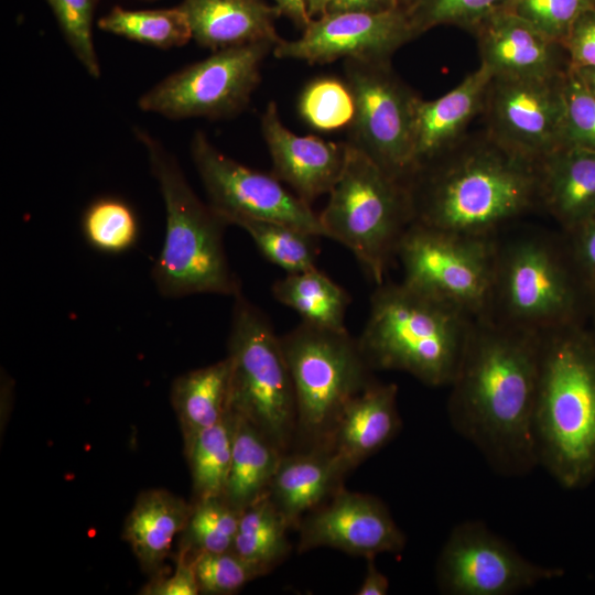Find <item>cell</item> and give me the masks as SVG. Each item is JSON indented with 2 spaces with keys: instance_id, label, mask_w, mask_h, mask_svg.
Listing matches in <instances>:
<instances>
[{
  "instance_id": "30bf717a",
  "label": "cell",
  "mask_w": 595,
  "mask_h": 595,
  "mask_svg": "<svg viewBox=\"0 0 595 595\" xmlns=\"http://www.w3.org/2000/svg\"><path fill=\"white\" fill-rule=\"evenodd\" d=\"M497 237H474L412 223L397 260L403 282L446 301L474 320L488 316Z\"/></svg>"
},
{
  "instance_id": "60d3db41",
  "label": "cell",
  "mask_w": 595,
  "mask_h": 595,
  "mask_svg": "<svg viewBox=\"0 0 595 595\" xmlns=\"http://www.w3.org/2000/svg\"><path fill=\"white\" fill-rule=\"evenodd\" d=\"M563 236L575 269L591 294L595 291V215Z\"/></svg>"
},
{
  "instance_id": "cb8c5ba5",
  "label": "cell",
  "mask_w": 595,
  "mask_h": 595,
  "mask_svg": "<svg viewBox=\"0 0 595 595\" xmlns=\"http://www.w3.org/2000/svg\"><path fill=\"white\" fill-rule=\"evenodd\" d=\"M348 472L325 447L284 453L268 489V497L291 528L339 489Z\"/></svg>"
},
{
  "instance_id": "e575fe53",
  "label": "cell",
  "mask_w": 595,
  "mask_h": 595,
  "mask_svg": "<svg viewBox=\"0 0 595 595\" xmlns=\"http://www.w3.org/2000/svg\"><path fill=\"white\" fill-rule=\"evenodd\" d=\"M510 1L414 0L405 12L416 36L440 25H454L473 33L491 15L507 11Z\"/></svg>"
},
{
  "instance_id": "277c9868",
  "label": "cell",
  "mask_w": 595,
  "mask_h": 595,
  "mask_svg": "<svg viewBox=\"0 0 595 595\" xmlns=\"http://www.w3.org/2000/svg\"><path fill=\"white\" fill-rule=\"evenodd\" d=\"M475 320L405 282L378 284L357 338L372 370L410 374L430 387L450 386Z\"/></svg>"
},
{
  "instance_id": "603a6c76",
  "label": "cell",
  "mask_w": 595,
  "mask_h": 595,
  "mask_svg": "<svg viewBox=\"0 0 595 595\" xmlns=\"http://www.w3.org/2000/svg\"><path fill=\"white\" fill-rule=\"evenodd\" d=\"M193 40L213 52L260 42L277 45V7L263 0H183Z\"/></svg>"
},
{
  "instance_id": "d6a6232c",
  "label": "cell",
  "mask_w": 595,
  "mask_h": 595,
  "mask_svg": "<svg viewBox=\"0 0 595 595\" xmlns=\"http://www.w3.org/2000/svg\"><path fill=\"white\" fill-rule=\"evenodd\" d=\"M241 512L223 495L194 500L180 549L192 558L231 550Z\"/></svg>"
},
{
  "instance_id": "e0dca14e",
  "label": "cell",
  "mask_w": 595,
  "mask_h": 595,
  "mask_svg": "<svg viewBox=\"0 0 595 595\" xmlns=\"http://www.w3.org/2000/svg\"><path fill=\"white\" fill-rule=\"evenodd\" d=\"M296 528L300 553L332 548L368 559L399 553L407 541L382 500L345 488L310 511Z\"/></svg>"
},
{
  "instance_id": "8d00e7d4",
  "label": "cell",
  "mask_w": 595,
  "mask_h": 595,
  "mask_svg": "<svg viewBox=\"0 0 595 595\" xmlns=\"http://www.w3.org/2000/svg\"><path fill=\"white\" fill-rule=\"evenodd\" d=\"M194 567L201 594L229 595L247 583L268 574L232 550L220 553H199L194 556Z\"/></svg>"
},
{
  "instance_id": "4dcf8cb0",
  "label": "cell",
  "mask_w": 595,
  "mask_h": 595,
  "mask_svg": "<svg viewBox=\"0 0 595 595\" xmlns=\"http://www.w3.org/2000/svg\"><path fill=\"white\" fill-rule=\"evenodd\" d=\"M98 28L160 48L182 46L193 39L188 19L180 6L151 10L115 7L99 19Z\"/></svg>"
},
{
  "instance_id": "7bdbcfd3",
  "label": "cell",
  "mask_w": 595,
  "mask_h": 595,
  "mask_svg": "<svg viewBox=\"0 0 595 595\" xmlns=\"http://www.w3.org/2000/svg\"><path fill=\"white\" fill-rule=\"evenodd\" d=\"M142 595H197L199 587L194 567V558L180 549L176 569L171 576L159 574L151 577L139 592Z\"/></svg>"
},
{
  "instance_id": "2e32d148",
  "label": "cell",
  "mask_w": 595,
  "mask_h": 595,
  "mask_svg": "<svg viewBox=\"0 0 595 595\" xmlns=\"http://www.w3.org/2000/svg\"><path fill=\"white\" fill-rule=\"evenodd\" d=\"M405 9L382 13H325L311 20L300 37L282 39L273 55L280 60L326 64L337 60H391L415 39Z\"/></svg>"
},
{
  "instance_id": "ba28073f",
  "label": "cell",
  "mask_w": 595,
  "mask_h": 595,
  "mask_svg": "<svg viewBox=\"0 0 595 595\" xmlns=\"http://www.w3.org/2000/svg\"><path fill=\"white\" fill-rule=\"evenodd\" d=\"M296 407L295 436L325 447L350 399L375 381L357 339L303 322L280 336Z\"/></svg>"
},
{
  "instance_id": "484cf974",
  "label": "cell",
  "mask_w": 595,
  "mask_h": 595,
  "mask_svg": "<svg viewBox=\"0 0 595 595\" xmlns=\"http://www.w3.org/2000/svg\"><path fill=\"white\" fill-rule=\"evenodd\" d=\"M232 414V454L223 496L242 511L268 494L284 453L248 420Z\"/></svg>"
},
{
  "instance_id": "ffe728a7",
  "label": "cell",
  "mask_w": 595,
  "mask_h": 595,
  "mask_svg": "<svg viewBox=\"0 0 595 595\" xmlns=\"http://www.w3.org/2000/svg\"><path fill=\"white\" fill-rule=\"evenodd\" d=\"M398 386L375 380L343 409L326 448L349 472L386 446L400 431Z\"/></svg>"
},
{
  "instance_id": "7c38bea8",
  "label": "cell",
  "mask_w": 595,
  "mask_h": 595,
  "mask_svg": "<svg viewBox=\"0 0 595 595\" xmlns=\"http://www.w3.org/2000/svg\"><path fill=\"white\" fill-rule=\"evenodd\" d=\"M274 46L260 42L216 51L154 85L138 106L172 119L234 116L248 105L261 79L262 62Z\"/></svg>"
},
{
  "instance_id": "4316f807",
  "label": "cell",
  "mask_w": 595,
  "mask_h": 595,
  "mask_svg": "<svg viewBox=\"0 0 595 595\" xmlns=\"http://www.w3.org/2000/svg\"><path fill=\"white\" fill-rule=\"evenodd\" d=\"M230 376L231 364L227 356L174 379L171 403L180 423L184 445L204 429L216 424L228 412Z\"/></svg>"
},
{
  "instance_id": "f1b7e54d",
  "label": "cell",
  "mask_w": 595,
  "mask_h": 595,
  "mask_svg": "<svg viewBox=\"0 0 595 595\" xmlns=\"http://www.w3.org/2000/svg\"><path fill=\"white\" fill-rule=\"evenodd\" d=\"M290 528L266 495L242 510L231 550L269 573L290 552Z\"/></svg>"
},
{
  "instance_id": "ac0fdd59",
  "label": "cell",
  "mask_w": 595,
  "mask_h": 595,
  "mask_svg": "<svg viewBox=\"0 0 595 595\" xmlns=\"http://www.w3.org/2000/svg\"><path fill=\"white\" fill-rule=\"evenodd\" d=\"M260 128L277 178L310 205L331 192L345 166V141L293 133L282 122L274 101H269L262 112Z\"/></svg>"
},
{
  "instance_id": "8fae6325",
  "label": "cell",
  "mask_w": 595,
  "mask_h": 595,
  "mask_svg": "<svg viewBox=\"0 0 595 595\" xmlns=\"http://www.w3.org/2000/svg\"><path fill=\"white\" fill-rule=\"evenodd\" d=\"M344 80L355 104L346 142L391 176L407 183L413 170L416 95L391 60L344 61Z\"/></svg>"
},
{
  "instance_id": "ee69618b",
  "label": "cell",
  "mask_w": 595,
  "mask_h": 595,
  "mask_svg": "<svg viewBox=\"0 0 595 595\" xmlns=\"http://www.w3.org/2000/svg\"><path fill=\"white\" fill-rule=\"evenodd\" d=\"M400 8L399 0H331L326 13H382Z\"/></svg>"
},
{
  "instance_id": "44dd1931",
  "label": "cell",
  "mask_w": 595,
  "mask_h": 595,
  "mask_svg": "<svg viewBox=\"0 0 595 595\" xmlns=\"http://www.w3.org/2000/svg\"><path fill=\"white\" fill-rule=\"evenodd\" d=\"M491 73L484 65L443 96L415 107L412 172L453 148L482 112ZM412 174V173H411Z\"/></svg>"
},
{
  "instance_id": "1f68e13d",
  "label": "cell",
  "mask_w": 595,
  "mask_h": 595,
  "mask_svg": "<svg viewBox=\"0 0 595 595\" xmlns=\"http://www.w3.org/2000/svg\"><path fill=\"white\" fill-rule=\"evenodd\" d=\"M244 229L263 257L286 273L316 268L317 236L271 220L238 218L231 221Z\"/></svg>"
},
{
  "instance_id": "4fadbf2b",
  "label": "cell",
  "mask_w": 595,
  "mask_h": 595,
  "mask_svg": "<svg viewBox=\"0 0 595 595\" xmlns=\"http://www.w3.org/2000/svg\"><path fill=\"white\" fill-rule=\"evenodd\" d=\"M191 155L208 204L228 225L238 218L271 220L325 237L318 214L273 173L256 171L232 160L202 131L192 138Z\"/></svg>"
},
{
  "instance_id": "6da1fadb",
  "label": "cell",
  "mask_w": 595,
  "mask_h": 595,
  "mask_svg": "<svg viewBox=\"0 0 595 595\" xmlns=\"http://www.w3.org/2000/svg\"><path fill=\"white\" fill-rule=\"evenodd\" d=\"M539 357L540 334L478 318L448 386L451 425L502 476H524L539 466L533 434Z\"/></svg>"
},
{
  "instance_id": "b9f144b4",
  "label": "cell",
  "mask_w": 595,
  "mask_h": 595,
  "mask_svg": "<svg viewBox=\"0 0 595 595\" xmlns=\"http://www.w3.org/2000/svg\"><path fill=\"white\" fill-rule=\"evenodd\" d=\"M562 45L571 68L595 67V6L575 19Z\"/></svg>"
},
{
  "instance_id": "5b68a950",
  "label": "cell",
  "mask_w": 595,
  "mask_h": 595,
  "mask_svg": "<svg viewBox=\"0 0 595 595\" xmlns=\"http://www.w3.org/2000/svg\"><path fill=\"white\" fill-rule=\"evenodd\" d=\"M165 206V236L152 269L156 290L164 298L212 293L235 298L241 285L224 247L228 225L203 203L187 183L175 158L152 136L137 129Z\"/></svg>"
},
{
  "instance_id": "5bb4252c",
  "label": "cell",
  "mask_w": 595,
  "mask_h": 595,
  "mask_svg": "<svg viewBox=\"0 0 595 595\" xmlns=\"http://www.w3.org/2000/svg\"><path fill=\"white\" fill-rule=\"evenodd\" d=\"M562 573L529 561L478 520L456 524L436 562V583L446 595H512Z\"/></svg>"
},
{
  "instance_id": "74e56055",
  "label": "cell",
  "mask_w": 595,
  "mask_h": 595,
  "mask_svg": "<svg viewBox=\"0 0 595 595\" xmlns=\"http://www.w3.org/2000/svg\"><path fill=\"white\" fill-rule=\"evenodd\" d=\"M66 43L87 74L100 76L93 39L95 0H46Z\"/></svg>"
},
{
  "instance_id": "836d02e7",
  "label": "cell",
  "mask_w": 595,
  "mask_h": 595,
  "mask_svg": "<svg viewBox=\"0 0 595 595\" xmlns=\"http://www.w3.org/2000/svg\"><path fill=\"white\" fill-rule=\"evenodd\" d=\"M83 234L87 242L104 253L129 250L138 240L139 225L132 208L123 201L100 198L86 209Z\"/></svg>"
},
{
  "instance_id": "bcb514c9",
  "label": "cell",
  "mask_w": 595,
  "mask_h": 595,
  "mask_svg": "<svg viewBox=\"0 0 595 595\" xmlns=\"http://www.w3.org/2000/svg\"><path fill=\"white\" fill-rule=\"evenodd\" d=\"M281 15L289 18L298 28L304 30L311 22L309 0H272Z\"/></svg>"
},
{
  "instance_id": "7402d4cb",
  "label": "cell",
  "mask_w": 595,
  "mask_h": 595,
  "mask_svg": "<svg viewBox=\"0 0 595 595\" xmlns=\"http://www.w3.org/2000/svg\"><path fill=\"white\" fill-rule=\"evenodd\" d=\"M538 208L572 231L595 215V151L559 147L537 160Z\"/></svg>"
},
{
  "instance_id": "52a82bcc",
  "label": "cell",
  "mask_w": 595,
  "mask_h": 595,
  "mask_svg": "<svg viewBox=\"0 0 595 595\" xmlns=\"http://www.w3.org/2000/svg\"><path fill=\"white\" fill-rule=\"evenodd\" d=\"M346 144L345 166L318 217L325 237L348 248L378 285L413 223L410 194L404 182Z\"/></svg>"
},
{
  "instance_id": "9c48e42d",
  "label": "cell",
  "mask_w": 595,
  "mask_h": 595,
  "mask_svg": "<svg viewBox=\"0 0 595 595\" xmlns=\"http://www.w3.org/2000/svg\"><path fill=\"white\" fill-rule=\"evenodd\" d=\"M234 299L227 343L231 364L229 408L288 453L295 437L296 407L281 338L269 318L242 293Z\"/></svg>"
},
{
  "instance_id": "681fc988",
  "label": "cell",
  "mask_w": 595,
  "mask_h": 595,
  "mask_svg": "<svg viewBox=\"0 0 595 595\" xmlns=\"http://www.w3.org/2000/svg\"><path fill=\"white\" fill-rule=\"evenodd\" d=\"M587 323L595 332V291L589 294Z\"/></svg>"
},
{
  "instance_id": "ab89813d",
  "label": "cell",
  "mask_w": 595,
  "mask_h": 595,
  "mask_svg": "<svg viewBox=\"0 0 595 595\" xmlns=\"http://www.w3.org/2000/svg\"><path fill=\"white\" fill-rule=\"evenodd\" d=\"M595 0H511L509 12L562 44L575 19Z\"/></svg>"
},
{
  "instance_id": "8992f818",
  "label": "cell",
  "mask_w": 595,
  "mask_h": 595,
  "mask_svg": "<svg viewBox=\"0 0 595 595\" xmlns=\"http://www.w3.org/2000/svg\"><path fill=\"white\" fill-rule=\"evenodd\" d=\"M588 302L563 234L497 237L486 318L541 334L587 322Z\"/></svg>"
},
{
  "instance_id": "f6af8a7d",
  "label": "cell",
  "mask_w": 595,
  "mask_h": 595,
  "mask_svg": "<svg viewBox=\"0 0 595 595\" xmlns=\"http://www.w3.org/2000/svg\"><path fill=\"white\" fill-rule=\"evenodd\" d=\"M365 577L356 594L358 595H386L389 591V580L375 565V558H368Z\"/></svg>"
},
{
  "instance_id": "f546056e",
  "label": "cell",
  "mask_w": 595,
  "mask_h": 595,
  "mask_svg": "<svg viewBox=\"0 0 595 595\" xmlns=\"http://www.w3.org/2000/svg\"><path fill=\"white\" fill-rule=\"evenodd\" d=\"M234 436V414L228 412L214 425L197 433L184 445L194 500L224 494L229 474Z\"/></svg>"
},
{
  "instance_id": "7a4b0ae2",
  "label": "cell",
  "mask_w": 595,
  "mask_h": 595,
  "mask_svg": "<svg viewBox=\"0 0 595 595\" xmlns=\"http://www.w3.org/2000/svg\"><path fill=\"white\" fill-rule=\"evenodd\" d=\"M413 223L495 238L538 208L537 161L485 129L415 169L407 181Z\"/></svg>"
},
{
  "instance_id": "7dc6e473",
  "label": "cell",
  "mask_w": 595,
  "mask_h": 595,
  "mask_svg": "<svg viewBox=\"0 0 595 595\" xmlns=\"http://www.w3.org/2000/svg\"><path fill=\"white\" fill-rule=\"evenodd\" d=\"M586 89L595 97V67L572 68Z\"/></svg>"
},
{
  "instance_id": "d6986e66",
  "label": "cell",
  "mask_w": 595,
  "mask_h": 595,
  "mask_svg": "<svg viewBox=\"0 0 595 595\" xmlns=\"http://www.w3.org/2000/svg\"><path fill=\"white\" fill-rule=\"evenodd\" d=\"M480 64L491 76L551 78L571 68L563 45L528 21L509 12H498L474 32Z\"/></svg>"
},
{
  "instance_id": "d4e9b609",
  "label": "cell",
  "mask_w": 595,
  "mask_h": 595,
  "mask_svg": "<svg viewBox=\"0 0 595 595\" xmlns=\"http://www.w3.org/2000/svg\"><path fill=\"white\" fill-rule=\"evenodd\" d=\"M192 508L193 502L163 488L138 495L125 520L122 539L150 577L162 574L173 539L185 529Z\"/></svg>"
},
{
  "instance_id": "f35d334b",
  "label": "cell",
  "mask_w": 595,
  "mask_h": 595,
  "mask_svg": "<svg viewBox=\"0 0 595 595\" xmlns=\"http://www.w3.org/2000/svg\"><path fill=\"white\" fill-rule=\"evenodd\" d=\"M564 119L561 147L595 151V97L574 69L563 79Z\"/></svg>"
},
{
  "instance_id": "83f0119b",
  "label": "cell",
  "mask_w": 595,
  "mask_h": 595,
  "mask_svg": "<svg viewBox=\"0 0 595 595\" xmlns=\"http://www.w3.org/2000/svg\"><path fill=\"white\" fill-rule=\"evenodd\" d=\"M274 299L293 309L311 325L345 331V315L350 303L348 292L317 268L286 273L271 288Z\"/></svg>"
},
{
  "instance_id": "9a60e30c",
  "label": "cell",
  "mask_w": 595,
  "mask_h": 595,
  "mask_svg": "<svg viewBox=\"0 0 595 595\" xmlns=\"http://www.w3.org/2000/svg\"><path fill=\"white\" fill-rule=\"evenodd\" d=\"M491 76L480 116L498 142L532 160L562 144L563 79Z\"/></svg>"
},
{
  "instance_id": "3957f363",
  "label": "cell",
  "mask_w": 595,
  "mask_h": 595,
  "mask_svg": "<svg viewBox=\"0 0 595 595\" xmlns=\"http://www.w3.org/2000/svg\"><path fill=\"white\" fill-rule=\"evenodd\" d=\"M538 465L570 490L595 478V332L587 322L540 334L533 415Z\"/></svg>"
},
{
  "instance_id": "d590c367",
  "label": "cell",
  "mask_w": 595,
  "mask_h": 595,
  "mask_svg": "<svg viewBox=\"0 0 595 595\" xmlns=\"http://www.w3.org/2000/svg\"><path fill=\"white\" fill-rule=\"evenodd\" d=\"M302 118L323 131L348 127L354 118L353 95L345 83L334 77H321L309 83L299 99Z\"/></svg>"
},
{
  "instance_id": "c3c4849f",
  "label": "cell",
  "mask_w": 595,
  "mask_h": 595,
  "mask_svg": "<svg viewBox=\"0 0 595 595\" xmlns=\"http://www.w3.org/2000/svg\"><path fill=\"white\" fill-rule=\"evenodd\" d=\"M331 0H309L307 9L309 14L313 19L326 13L327 6Z\"/></svg>"
}]
</instances>
